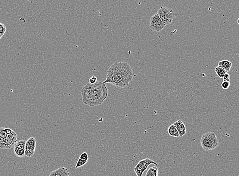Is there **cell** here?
<instances>
[{
  "label": "cell",
  "instance_id": "8fae6325",
  "mask_svg": "<svg viewBox=\"0 0 239 176\" xmlns=\"http://www.w3.org/2000/svg\"><path fill=\"white\" fill-rule=\"evenodd\" d=\"M232 65V63L229 60H223L218 62V67H220L226 72H229Z\"/></svg>",
  "mask_w": 239,
  "mask_h": 176
},
{
  "label": "cell",
  "instance_id": "4316f807",
  "mask_svg": "<svg viewBox=\"0 0 239 176\" xmlns=\"http://www.w3.org/2000/svg\"></svg>",
  "mask_w": 239,
  "mask_h": 176
},
{
  "label": "cell",
  "instance_id": "d6986e66",
  "mask_svg": "<svg viewBox=\"0 0 239 176\" xmlns=\"http://www.w3.org/2000/svg\"><path fill=\"white\" fill-rule=\"evenodd\" d=\"M87 162L84 161L83 160L81 159L80 158H79V159L77 160V163H76V165L75 168H77L83 166V165H85V163H87Z\"/></svg>",
  "mask_w": 239,
  "mask_h": 176
},
{
  "label": "cell",
  "instance_id": "6da1fadb",
  "mask_svg": "<svg viewBox=\"0 0 239 176\" xmlns=\"http://www.w3.org/2000/svg\"><path fill=\"white\" fill-rule=\"evenodd\" d=\"M104 84L110 83L118 88L127 86L133 77V72L129 65L125 62H116L107 70Z\"/></svg>",
  "mask_w": 239,
  "mask_h": 176
},
{
  "label": "cell",
  "instance_id": "484cf974",
  "mask_svg": "<svg viewBox=\"0 0 239 176\" xmlns=\"http://www.w3.org/2000/svg\"><path fill=\"white\" fill-rule=\"evenodd\" d=\"M1 38H2V36H0V39H1Z\"/></svg>",
  "mask_w": 239,
  "mask_h": 176
},
{
  "label": "cell",
  "instance_id": "3957f363",
  "mask_svg": "<svg viewBox=\"0 0 239 176\" xmlns=\"http://www.w3.org/2000/svg\"><path fill=\"white\" fill-rule=\"evenodd\" d=\"M200 144L204 150L210 151L217 148L219 144V141L215 133L207 132L203 134L201 137Z\"/></svg>",
  "mask_w": 239,
  "mask_h": 176
},
{
  "label": "cell",
  "instance_id": "ffe728a7",
  "mask_svg": "<svg viewBox=\"0 0 239 176\" xmlns=\"http://www.w3.org/2000/svg\"><path fill=\"white\" fill-rule=\"evenodd\" d=\"M79 158H80L81 159L83 160L84 161H85V162H88V155L86 152H84V153L81 154Z\"/></svg>",
  "mask_w": 239,
  "mask_h": 176
},
{
  "label": "cell",
  "instance_id": "5bb4252c",
  "mask_svg": "<svg viewBox=\"0 0 239 176\" xmlns=\"http://www.w3.org/2000/svg\"><path fill=\"white\" fill-rule=\"evenodd\" d=\"M14 153L16 156L20 158L23 157L25 156V150L17 147H14Z\"/></svg>",
  "mask_w": 239,
  "mask_h": 176
},
{
  "label": "cell",
  "instance_id": "603a6c76",
  "mask_svg": "<svg viewBox=\"0 0 239 176\" xmlns=\"http://www.w3.org/2000/svg\"><path fill=\"white\" fill-rule=\"evenodd\" d=\"M97 82V78L94 76H92L88 80V83H90L91 84H94L96 83Z\"/></svg>",
  "mask_w": 239,
  "mask_h": 176
},
{
  "label": "cell",
  "instance_id": "7402d4cb",
  "mask_svg": "<svg viewBox=\"0 0 239 176\" xmlns=\"http://www.w3.org/2000/svg\"><path fill=\"white\" fill-rule=\"evenodd\" d=\"M0 148L5 149V139L0 137Z\"/></svg>",
  "mask_w": 239,
  "mask_h": 176
},
{
  "label": "cell",
  "instance_id": "9c48e42d",
  "mask_svg": "<svg viewBox=\"0 0 239 176\" xmlns=\"http://www.w3.org/2000/svg\"><path fill=\"white\" fill-rule=\"evenodd\" d=\"M48 176H70V173L67 168L61 166L51 171Z\"/></svg>",
  "mask_w": 239,
  "mask_h": 176
},
{
  "label": "cell",
  "instance_id": "8992f818",
  "mask_svg": "<svg viewBox=\"0 0 239 176\" xmlns=\"http://www.w3.org/2000/svg\"><path fill=\"white\" fill-rule=\"evenodd\" d=\"M166 25L163 23L157 14H156L151 17L150 23V28L151 30L156 32H159L162 31Z\"/></svg>",
  "mask_w": 239,
  "mask_h": 176
},
{
  "label": "cell",
  "instance_id": "30bf717a",
  "mask_svg": "<svg viewBox=\"0 0 239 176\" xmlns=\"http://www.w3.org/2000/svg\"><path fill=\"white\" fill-rule=\"evenodd\" d=\"M177 128L180 137H182L185 135L186 133V126L181 120H178L174 123Z\"/></svg>",
  "mask_w": 239,
  "mask_h": 176
},
{
  "label": "cell",
  "instance_id": "5b68a950",
  "mask_svg": "<svg viewBox=\"0 0 239 176\" xmlns=\"http://www.w3.org/2000/svg\"><path fill=\"white\" fill-rule=\"evenodd\" d=\"M150 165H154L158 166L157 163L150 158H146L139 161L138 165L134 168V171L136 176H143V173L146 171Z\"/></svg>",
  "mask_w": 239,
  "mask_h": 176
},
{
  "label": "cell",
  "instance_id": "2e32d148",
  "mask_svg": "<svg viewBox=\"0 0 239 176\" xmlns=\"http://www.w3.org/2000/svg\"><path fill=\"white\" fill-rule=\"evenodd\" d=\"M26 143V141L24 140L18 141L15 143L14 147H17V148L25 150Z\"/></svg>",
  "mask_w": 239,
  "mask_h": 176
},
{
  "label": "cell",
  "instance_id": "9a60e30c",
  "mask_svg": "<svg viewBox=\"0 0 239 176\" xmlns=\"http://www.w3.org/2000/svg\"><path fill=\"white\" fill-rule=\"evenodd\" d=\"M215 72H216V74L217 75L218 77L220 78H223L225 74L227 73L226 71L223 70V68H221L220 67H217L215 68Z\"/></svg>",
  "mask_w": 239,
  "mask_h": 176
},
{
  "label": "cell",
  "instance_id": "277c9868",
  "mask_svg": "<svg viewBox=\"0 0 239 176\" xmlns=\"http://www.w3.org/2000/svg\"><path fill=\"white\" fill-rule=\"evenodd\" d=\"M161 20L166 25H169L172 23V20L175 17V13L172 9L167 7H161L158 10L157 13Z\"/></svg>",
  "mask_w": 239,
  "mask_h": 176
},
{
  "label": "cell",
  "instance_id": "ba28073f",
  "mask_svg": "<svg viewBox=\"0 0 239 176\" xmlns=\"http://www.w3.org/2000/svg\"><path fill=\"white\" fill-rule=\"evenodd\" d=\"M17 135L14 131L10 134H7L5 139V149H10L12 146H14L15 143L17 142Z\"/></svg>",
  "mask_w": 239,
  "mask_h": 176
},
{
  "label": "cell",
  "instance_id": "ac0fdd59",
  "mask_svg": "<svg viewBox=\"0 0 239 176\" xmlns=\"http://www.w3.org/2000/svg\"><path fill=\"white\" fill-rule=\"evenodd\" d=\"M6 31V28L5 25L0 23V36H3L5 34Z\"/></svg>",
  "mask_w": 239,
  "mask_h": 176
},
{
  "label": "cell",
  "instance_id": "d4e9b609",
  "mask_svg": "<svg viewBox=\"0 0 239 176\" xmlns=\"http://www.w3.org/2000/svg\"><path fill=\"white\" fill-rule=\"evenodd\" d=\"M237 23H238V25H239V18L237 20Z\"/></svg>",
  "mask_w": 239,
  "mask_h": 176
},
{
  "label": "cell",
  "instance_id": "52a82bcc",
  "mask_svg": "<svg viewBox=\"0 0 239 176\" xmlns=\"http://www.w3.org/2000/svg\"><path fill=\"white\" fill-rule=\"evenodd\" d=\"M36 142L37 140L33 137H31L26 140L25 146V156L29 158L34 156L36 149Z\"/></svg>",
  "mask_w": 239,
  "mask_h": 176
},
{
  "label": "cell",
  "instance_id": "7c38bea8",
  "mask_svg": "<svg viewBox=\"0 0 239 176\" xmlns=\"http://www.w3.org/2000/svg\"><path fill=\"white\" fill-rule=\"evenodd\" d=\"M167 132L169 133V135L172 137H175V138L180 137L177 128L174 124H172L169 126L168 129H167Z\"/></svg>",
  "mask_w": 239,
  "mask_h": 176
},
{
  "label": "cell",
  "instance_id": "7a4b0ae2",
  "mask_svg": "<svg viewBox=\"0 0 239 176\" xmlns=\"http://www.w3.org/2000/svg\"><path fill=\"white\" fill-rule=\"evenodd\" d=\"M82 99L84 104L95 107L101 105L108 96V90L105 84L97 81L91 84L88 83L81 90Z\"/></svg>",
  "mask_w": 239,
  "mask_h": 176
},
{
  "label": "cell",
  "instance_id": "44dd1931",
  "mask_svg": "<svg viewBox=\"0 0 239 176\" xmlns=\"http://www.w3.org/2000/svg\"><path fill=\"white\" fill-rule=\"evenodd\" d=\"M230 86V82L228 81H223L221 83V87L223 90H228Z\"/></svg>",
  "mask_w": 239,
  "mask_h": 176
},
{
  "label": "cell",
  "instance_id": "cb8c5ba5",
  "mask_svg": "<svg viewBox=\"0 0 239 176\" xmlns=\"http://www.w3.org/2000/svg\"><path fill=\"white\" fill-rule=\"evenodd\" d=\"M223 81H230V76H229V75L228 74L226 73L225 74L224 77L223 78Z\"/></svg>",
  "mask_w": 239,
  "mask_h": 176
},
{
  "label": "cell",
  "instance_id": "e0dca14e",
  "mask_svg": "<svg viewBox=\"0 0 239 176\" xmlns=\"http://www.w3.org/2000/svg\"><path fill=\"white\" fill-rule=\"evenodd\" d=\"M7 133L6 132V128L1 127L0 128V137H2L4 139H6Z\"/></svg>",
  "mask_w": 239,
  "mask_h": 176
},
{
  "label": "cell",
  "instance_id": "4fadbf2b",
  "mask_svg": "<svg viewBox=\"0 0 239 176\" xmlns=\"http://www.w3.org/2000/svg\"><path fill=\"white\" fill-rule=\"evenodd\" d=\"M145 176H158V168L157 166H152L147 170Z\"/></svg>",
  "mask_w": 239,
  "mask_h": 176
}]
</instances>
